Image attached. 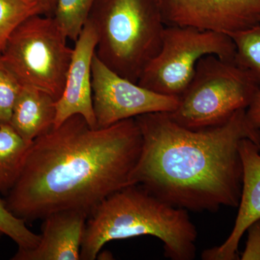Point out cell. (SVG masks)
<instances>
[{"instance_id":"52a82bcc","label":"cell","mask_w":260,"mask_h":260,"mask_svg":"<svg viewBox=\"0 0 260 260\" xmlns=\"http://www.w3.org/2000/svg\"><path fill=\"white\" fill-rule=\"evenodd\" d=\"M208 55L235 60L232 37L225 32L167 25L158 54L138 83L155 93L179 98L191 81L198 63Z\"/></svg>"},{"instance_id":"e0dca14e","label":"cell","mask_w":260,"mask_h":260,"mask_svg":"<svg viewBox=\"0 0 260 260\" xmlns=\"http://www.w3.org/2000/svg\"><path fill=\"white\" fill-rule=\"evenodd\" d=\"M229 35L235 44L236 61L247 70L260 85V21Z\"/></svg>"},{"instance_id":"d6986e66","label":"cell","mask_w":260,"mask_h":260,"mask_svg":"<svg viewBox=\"0 0 260 260\" xmlns=\"http://www.w3.org/2000/svg\"><path fill=\"white\" fill-rule=\"evenodd\" d=\"M23 85L0 61V125L10 124L12 113Z\"/></svg>"},{"instance_id":"8992f818","label":"cell","mask_w":260,"mask_h":260,"mask_svg":"<svg viewBox=\"0 0 260 260\" xmlns=\"http://www.w3.org/2000/svg\"><path fill=\"white\" fill-rule=\"evenodd\" d=\"M68 40L54 17L34 15L10 36L0 61L22 85L42 90L56 101L73 56Z\"/></svg>"},{"instance_id":"277c9868","label":"cell","mask_w":260,"mask_h":260,"mask_svg":"<svg viewBox=\"0 0 260 260\" xmlns=\"http://www.w3.org/2000/svg\"><path fill=\"white\" fill-rule=\"evenodd\" d=\"M88 21L97 35L95 56L138 83L161 47L166 25L157 0H96Z\"/></svg>"},{"instance_id":"5bb4252c","label":"cell","mask_w":260,"mask_h":260,"mask_svg":"<svg viewBox=\"0 0 260 260\" xmlns=\"http://www.w3.org/2000/svg\"><path fill=\"white\" fill-rule=\"evenodd\" d=\"M31 143L10 124L0 125V193L8 194L15 185Z\"/></svg>"},{"instance_id":"4fadbf2b","label":"cell","mask_w":260,"mask_h":260,"mask_svg":"<svg viewBox=\"0 0 260 260\" xmlns=\"http://www.w3.org/2000/svg\"><path fill=\"white\" fill-rule=\"evenodd\" d=\"M56 100L39 89L24 86L15 102L10 124L25 141L32 143L54 127Z\"/></svg>"},{"instance_id":"30bf717a","label":"cell","mask_w":260,"mask_h":260,"mask_svg":"<svg viewBox=\"0 0 260 260\" xmlns=\"http://www.w3.org/2000/svg\"><path fill=\"white\" fill-rule=\"evenodd\" d=\"M97 35L87 21L75 42L73 56L61 96L56 101L54 127L70 116L80 115L93 128L96 127L92 91V62L95 55Z\"/></svg>"},{"instance_id":"5b68a950","label":"cell","mask_w":260,"mask_h":260,"mask_svg":"<svg viewBox=\"0 0 260 260\" xmlns=\"http://www.w3.org/2000/svg\"><path fill=\"white\" fill-rule=\"evenodd\" d=\"M259 89L253 75L236 60L205 56L179 97L177 109L168 114L189 129L220 125L237 111L247 109Z\"/></svg>"},{"instance_id":"7c38bea8","label":"cell","mask_w":260,"mask_h":260,"mask_svg":"<svg viewBox=\"0 0 260 260\" xmlns=\"http://www.w3.org/2000/svg\"><path fill=\"white\" fill-rule=\"evenodd\" d=\"M88 214L80 210L54 212L43 218L40 242L18 249L13 260H79Z\"/></svg>"},{"instance_id":"44dd1931","label":"cell","mask_w":260,"mask_h":260,"mask_svg":"<svg viewBox=\"0 0 260 260\" xmlns=\"http://www.w3.org/2000/svg\"><path fill=\"white\" fill-rule=\"evenodd\" d=\"M246 116L254 127L260 129V89L246 109Z\"/></svg>"},{"instance_id":"2e32d148","label":"cell","mask_w":260,"mask_h":260,"mask_svg":"<svg viewBox=\"0 0 260 260\" xmlns=\"http://www.w3.org/2000/svg\"><path fill=\"white\" fill-rule=\"evenodd\" d=\"M45 12L34 0H0V53L15 29L27 19Z\"/></svg>"},{"instance_id":"ac0fdd59","label":"cell","mask_w":260,"mask_h":260,"mask_svg":"<svg viewBox=\"0 0 260 260\" xmlns=\"http://www.w3.org/2000/svg\"><path fill=\"white\" fill-rule=\"evenodd\" d=\"M0 232L9 237L18 246V249H30L40 242L41 235L32 232L25 220L18 218L7 208L0 198Z\"/></svg>"},{"instance_id":"7a4b0ae2","label":"cell","mask_w":260,"mask_h":260,"mask_svg":"<svg viewBox=\"0 0 260 260\" xmlns=\"http://www.w3.org/2000/svg\"><path fill=\"white\" fill-rule=\"evenodd\" d=\"M246 111H237L220 125L199 129L179 125L168 112L137 116L143 142L130 185L143 186L186 210L237 208L243 179L239 143L249 138L260 145V129Z\"/></svg>"},{"instance_id":"3957f363","label":"cell","mask_w":260,"mask_h":260,"mask_svg":"<svg viewBox=\"0 0 260 260\" xmlns=\"http://www.w3.org/2000/svg\"><path fill=\"white\" fill-rule=\"evenodd\" d=\"M153 236L172 260H192L198 232L187 210L168 204L138 184L128 185L102 200L89 215L80 260L97 259L107 243Z\"/></svg>"},{"instance_id":"7402d4cb","label":"cell","mask_w":260,"mask_h":260,"mask_svg":"<svg viewBox=\"0 0 260 260\" xmlns=\"http://www.w3.org/2000/svg\"><path fill=\"white\" fill-rule=\"evenodd\" d=\"M34 1L37 2L42 7L45 12V15L54 16L57 0H34Z\"/></svg>"},{"instance_id":"603a6c76","label":"cell","mask_w":260,"mask_h":260,"mask_svg":"<svg viewBox=\"0 0 260 260\" xmlns=\"http://www.w3.org/2000/svg\"><path fill=\"white\" fill-rule=\"evenodd\" d=\"M2 234H2V232H0V238H1Z\"/></svg>"},{"instance_id":"ba28073f","label":"cell","mask_w":260,"mask_h":260,"mask_svg":"<svg viewBox=\"0 0 260 260\" xmlns=\"http://www.w3.org/2000/svg\"><path fill=\"white\" fill-rule=\"evenodd\" d=\"M92 91L97 128L150 113H170L179 104V98L155 93L116 74L95 54L92 62Z\"/></svg>"},{"instance_id":"9c48e42d","label":"cell","mask_w":260,"mask_h":260,"mask_svg":"<svg viewBox=\"0 0 260 260\" xmlns=\"http://www.w3.org/2000/svg\"><path fill=\"white\" fill-rule=\"evenodd\" d=\"M166 25L229 34L260 21V0H157Z\"/></svg>"},{"instance_id":"8fae6325","label":"cell","mask_w":260,"mask_h":260,"mask_svg":"<svg viewBox=\"0 0 260 260\" xmlns=\"http://www.w3.org/2000/svg\"><path fill=\"white\" fill-rule=\"evenodd\" d=\"M243 166L242 194L235 224L226 240L220 246L203 251L205 260H235L239 242L253 222L260 218V145L249 138L239 143Z\"/></svg>"},{"instance_id":"9a60e30c","label":"cell","mask_w":260,"mask_h":260,"mask_svg":"<svg viewBox=\"0 0 260 260\" xmlns=\"http://www.w3.org/2000/svg\"><path fill=\"white\" fill-rule=\"evenodd\" d=\"M96 0H57L54 18L68 39L79 37Z\"/></svg>"},{"instance_id":"6da1fadb","label":"cell","mask_w":260,"mask_h":260,"mask_svg":"<svg viewBox=\"0 0 260 260\" xmlns=\"http://www.w3.org/2000/svg\"><path fill=\"white\" fill-rule=\"evenodd\" d=\"M142 135L134 119L93 128L70 116L32 142L5 203L25 222L65 210L89 215L102 200L130 185Z\"/></svg>"},{"instance_id":"ffe728a7","label":"cell","mask_w":260,"mask_h":260,"mask_svg":"<svg viewBox=\"0 0 260 260\" xmlns=\"http://www.w3.org/2000/svg\"><path fill=\"white\" fill-rule=\"evenodd\" d=\"M247 242L242 260H260V218L248 227Z\"/></svg>"}]
</instances>
